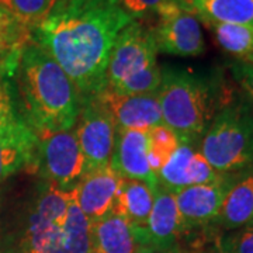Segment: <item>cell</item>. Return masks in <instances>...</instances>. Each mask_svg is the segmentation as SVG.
Segmentation results:
<instances>
[{
    "label": "cell",
    "mask_w": 253,
    "mask_h": 253,
    "mask_svg": "<svg viewBox=\"0 0 253 253\" xmlns=\"http://www.w3.org/2000/svg\"><path fill=\"white\" fill-rule=\"evenodd\" d=\"M132 21L118 0H55L30 40L66 72L82 103L104 89L110 52Z\"/></svg>",
    "instance_id": "obj_1"
},
{
    "label": "cell",
    "mask_w": 253,
    "mask_h": 253,
    "mask_svg": "<svg viewBox=\"0 0 253 253\" xmlns=\"http://www.w3.org/2000/svg\"><path fill=\"white\" fill-rule=\"evenodd\" d=\"M6 244V253H93L90 221L71 190L42 179L18 206Z\"/></svg>",
    "instance_id": "obj_2"
},
{
    "label": "cell",
    "mask_w": 253,
    "mask_h": 253,
    "mask_svg": "<svg viewBox=\"0 0 253 253\" xmlns=\"http://www.w3.org/2000/svg\"><path fill=\"white\" fill-rule=\"evenodd\" d=\"M13 79L18 113L38 138L75 128L81 111L78 90L54 58L30 38L20 51Z\"/></svg>",
    "instance_id": "obj_3"
},
{
    "label": "cell",
    "mask_w": 253,
    "mask_h": 253,
    "mask_svg": "<svg viewBox=\"0 0 253 253\" xmlns=\"http://www.w3.org/2000/svg\"><path fill=\"white\" fill-rule=\"evenodd\" d=\"M163 126L183 144L203 139L211 121L224 104L218 87L207 78L180 68L162 69L158 90Z\"/></svg>",
    "instance_id": "obj_4"
},
{
    "label": "cell",
    "mask_w": 253,
    "mask_h": 253,
    "mask_svg": "<svg viewBox=\"0 0 253 253\" xmlns=\"http://www.w3.org/2000/svg\"><path fill=\"white\" fill-rule=\"evenodd\" d=\"M152 28L134 20L117 37L110 52L104 89L117 94H146L159 90L162 69Z\"/></svg>",
    "instance_id": "obj_5"
},
{
    "label": "cell",
    "mask_w": 253,
    "mask_h": 253,
    "mask_svg": "<svg viewBox=\"0 0 253 253\" xmlns=\"http://www.w3.org/2000/svg\"><path fill=\"white\" fill-rule=\"evenodd\" d=\"M200 152L222 174L253 168V107L226 100L200 142Z\"/></svg>",
    "instance_id": "obj_6"
},
{
    "label": "cell",
    "mask_w": 253,
    "mask_h": 253,
    "mask_svg": "<svg viewBox=\"0 0 253 253\" xmlns=\"http://www.w3.org/2000/svg\"><path fill=\"white\" fill-rule=\"evenodd\" d=\"M73 129L86 162V173L110 166L117 126L107 106L97 94L82 101Z\"/></svg>",
    "instance_id": "obj_7"
},
{
    "label": "cell",
    "mask_w": 253,
    "mask_h": 253,
    "mask_svg": "<svg viewBox=\"0 0 253 253\" xmlns=\"http://www.w3.org/2000/svg\"><path fill=\"white\" fill-rule=\"evenodd\" d=\"M36 170L59 189L71 190L86 174V162L75 129L38 138Z\"/></svg>",
    "instance_id": "obj_8"
},
{
    "label": "cell",
    "mask_w": 253,
    "mask_h": 253,
    "mask_svg": "<svg viewBox=\"0 0 253 253\" xmlns=\"http://www.w3.org/2000/svg\"><path fill=\"white\" fill-rule=\"evenodd\" d=\"M152 28L158 51L174 56H199L206 51L201 23L196 16L172 0L156 14Z\"/></svg>",
    "instance_id": "obj_9"
},
{
    "label": "cell",
    "mask_w": 253,
    "mask_h": 253,
    "mask_svg": "<svg viewBox=\"0 0 253 253\" xmlns=\"http://www.w3.org/2000/svg\"><path fill=\"white\" fill-rule=\"evenodd\" d=\"M235 181L234 174H226L224 179L214 183L190 186L174 191L173 194L179 210L183 232L186 229L215 222L226 193Z\"/></svg>",
    "instance_id": "obj_10"
},
{
    "label": "cell",
    "mask_w": 253,
    "mask_h": 253,
    "mask_svg": "<svg viewBox=\"0 0 253 253\" xmlns=\"http://www.w3.org/2000/svg\"><path fill=\"white\" fill-rule=\"evenodd\" d=\"M225 176L218 173L193 145L183 142L156 174L159 186L172 193L190 186L214 183Z\"/></svg>",
    "instance_id": "obj_11"
},
{
    "label": "cell",
    "mask_w": 253,
    "mask_h": 253,
    "mask_svg": "<svg viewBox=\"0 0 253 253\" xmlns=\"http://www.w3.org/2000/svg\"><path fill=\"white\" fill-rule=\"evenodd\" d=\"M97 96L110 110L117 129L148 132L155 126H163L158 91L146 94H117L103 89Z\"/></svg>",
    "instance_id": "obj_12"
},
{
    "label": "cell",
    "mask_w": 253,
    "mask_h": 253,
    "mask_svg": "<svg viewBox=\"0 0 253 253\" xmlns=\"http://www.w3.org/2000/svg\"><path fill=\"white\" fill-rule=\"evenodd\" d=\"M123 177L110 166L87 172L73 186V200L91 222L106 217L114 208Z\"/></svg>",
    "instance_id": "obj_13"
},
{
    "label": "cell",
    "mask_w": 253,
    "mask_h": 253,
    "mask_svg": "<svg viewBox=\"0 0 253 253\" xmlns=\"http://www.w3.org/2000/svg\"><path fill=\"white\" fill-rule=\"evenodd\" d=\"M110 168L123 179H135L158 189V177L149 163L148 132L132 129H117Z\"/></svg>",
    "instance_id": "obj_14"
},
{
    "label": "cell",
    "mask_w": 253,
    "mask_h": 253,
    "mask_svg": "<svg viewBox=\"0 0 253 253\" xmlns=\"http://www.w3.org/2000/svg\"><path fill=\"white\" fill-rule=\"evenodd\" d=\"M38 142L21 116L0 129V184L23 169H36Z\"/></svg>",
    "instance_id": "obj_15"
},
{
    "label": "cell",
    "mask_w": 253,
    "mask_h": 253,
    "mask_svg": "<svg viewBox=\"0 0 253 253\" xmlns=\"http://www.w3.org/2000/svg\"><path fill=\"white\" fill-rule=\"evenodd\" d=\"M90 238L93 253H135L151 248L144 228L134 226L114 211L91 222Z\"/></svg>",
    "instance_id": "obj_16"
},
{
    "label": "cell",
    "mask_w": 253,
    "mask_h": 253,
    "mask_svg": "<svg viewBox=\"0 0 253 253\" xmlns=\"http://www.w3.org/2000/svg\"><path fill=\"white\" fill-rule=\"evenodd\" d=\"M144 229L151 248L172 249L177 246L183 226L172 191L161 186L155 190L154 207Z\"/></svg>",
    "instance_id": "obj_17"
},
{
    "label": "cell",
    "mask_w": 253,
    "mask_h": 253,
    "mask_svg": "<svg viewBox=\"0 0 253 253\" xmlns=\"http://www.w3.org/2000/svg\"><path fill=\"white\" fill-rule=\"evenodd\" d=\"M206 24H242L253 27V0H176Z\"/></svg>",
    "instance_id": "obj_18"
},
{
    "label": "cell",
    "mask_w": 253,
    "mask_h": 253,
    "mask_svg": "<svg viewBox=\"0 0 253 253\" xmlns=\"http://www.w3.org/2000/svg\"><path fill=\"white\" fill-rule=\"evenodd\" d=\"M215 224L224 231H234L253 224V173L231 186L221 206Z\"/></svg>",
    "instance_id": "obj_19"
},
{
    "label": "cell",
    "mask_w": 253,
    "mask_h": 253,
    "mask_svg": "<svg viewBox=\"0 0 253 253\" xmlns=\"http://www.w3.org/2000/svg\"><path fill=\"white\" fill-rule=\"evenodd\" d=\"M155 190L142 180L123 179L113 211L134 226L145 228L154 207Z\"/></svg>",
    "instance_id": "obj_20"
},
{
    "label": "cell",
    "mask_w": 253,
    "mask_h": 253,
    "mask_svg": "<svg viewBox=\"0 0 253 253\" xmlns=\"http://www.w3.org/2000/svg\"><path fill=\"white\" fill-rule=\"evenodd\" d=\"M219 48L239 61H253V27L242 24H206Z\"/></svg>",
    "instance_id": "obj_21"
},
{
    "label": "cell",
    "mask_w": 253,
    "mask_h": 253,
    "mask_svg": "<svg viewBox=\"0 0 253 253\" xmlns=\"http://www.w3.org/2000/svg\"><path fill=\"white\" fill-rule=\"evenodd\" d=\"M28 38V30L18 23L11 11L0 10V68L27 42Z\"/></svg>",
    "instance_id": "obj_22"
},
{
    "label": "cell",
    "mask_w": 253,
    "mask_h": 253,
    "mask_svg": "<svg viewBox=\"0 0 253 253\" xmlns=\"http://www.w3.org/2000/svg\"><path fill=\"white\" fill-rule=\"evenodd\" d=\"M149 141V163L155 174L163 168L168 159L180 145L179 138L165 126H159L148 131Z\"/></svg>",
    "instance_id": "obj_23"
},
{
    "label": "cell",
    "mask_w": 253,
    "mask_h": 253,
    "mask_svg": "<svg viewBox=\"0 0 253 253\" xmlns=\"http://www.w3.org/2000/svg\"><path fill=\"white\" fill-rule=\"evenodd\" d=\"M55 0H10V11L28 33L41 23Z\"/></svg>",
    "instance_id": "obj_24"
},
{
    "label": "cell",
    "mask_w": 253,
    "mask_h": 253,
    "mask_svg": "<svg viewBox=\"0 0 253 253\" xmlns=\"http://www.w3.org/2000/svg\"><path fill=\"white\" fill-rule=\"evenodd\" d=\"M218 248L219 253H253V225L225 231Z\"/></svg>",
    "instance_id": "obj_25"
},
{
    "label": "cell",
    "mask_w": 253,
    "mask_h": 253,
    "mask_svg": "<svg viewBox=\"0 0 253 253\" xmlns=\"http://www.w3.org/2000/svg\"><path fill=\"white\" fill-rule=\"evenodd\" d=\"M11 76L0 69V129L13 123L20 113L17 109V103L14 101L13 87H11Z\"/></svg>",
    "instance_id": "obj_26"
},
{
    "label": "cell",
    "mask_w": 253,
    "mask_h": 253,
    "mask_svg": "<svg viewBox=\"0 0 253 253\" xmlns=\"http://www.w3.org/2000/svg\"><path fill=\"white\" fill-rule=\"evenodd\" d=\"M172 0H118L121 7L126 10L132 20L142 21L156 17L159 10Z\"/></svg>",
    "instance_id": "obj_27"
},
{
    "label": "cell",
    "mask_w": 253,
    "mask_h": 253,
    "mask_svg": "<svg viewBox=\"0 0 253 253\" xmlns=\"http://www.w3.org/2000/svg\"><path fill=\"white\" fill-rule=\"evenodd\" d=\"M229 69L236 83L253 103V63L236 61L229 65Z\"/></svg>",
    "instance_id": "obj_28"
},
{
    "label": "cell",
    "mask_w": 253,
    "mask_h": 253,
    "mask_svg": "<svg viewBox=\"0 0 253 253\" xmlns=\"http://www.w3.org/2000/svg\"><path fill=\"white\" fill-rule=\"evenodd\" d=\"M135 253H183L179 246L172 248V249H156V248H142Z\"/></svg>",
    "instance_id": "obj_29"
},
{
    "label": "cell",
    "mask_w": 253,
    "mask_h": 253,
    "mask_svg": "<svg viewBox=\"0 0 253 253\" xmlns=\"http://www.w3.org/2000/svg\"><path fill=\"white\" fill-rule=\"evenodd\" d=\"M0 10L10 11V0H0Z\"/></svg>",
    "instance_id": "obj_30"
},
{
    "label": "cell",
    "mask_w": 253,
    "mask_h": 253,
    "mask_svg": "<svg viewBox=\"0 0 253 253\" xmlns=\"http://www.w3.org/2000/svg\"><path fill=\"white\" fill-rule=\"evenodd\" d=\"M252 63H253V61H252Z\"/></svg>",
    "instance_id": "obj_31"
},
{
    "label": "cell",
    "mask_w": 253,
    "mask_h": 253,
    "mask_svg": "<svg viewBox=\"0 0 253 253\" xmlns=\"http://www.w3.org/2000/svg\"><path fill=\"white\" fill-rule=\"evenodd\" d=\"M252 225H253V224H252Z\"/></svg>",
    "instance_id": "obj_32"
}]
</instances>
